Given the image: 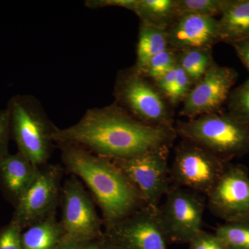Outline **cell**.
Returning a JSON list of instances; mask_svg holds the SVG:
<instances>
[{"label": "cell", "mask_w": 249, "mask_h": 249, "mask_svg": "<svg viewBox=\"0 0 249 249\" xmlns=\"http://www.w3.org/2000/svg\"><path fill=\"white\" fill-rule=\"evenodd\" d=\"M175 127L143 124L115 102L88 109L76 124L56 127L54 142L83 147L111 160H124L159 147H171L177 137Z\"/></svg>", "instance_id": "obj_1"}, {"label": "cell", "mask_w": 249, "mask_h": 249, "mask_svg": "<svg viewBox=\"0 0 249 249\" xmlns=\"http://www.w3.org/2000/svg\"><path fill=\"white\" fill-rule=\"evenodd\" d=\"M67 173L89 188L102 212L104 227L127 217L145 206L135 188L112 160L83 147L57 144Z\"/></svg>", "instance_id": "obj_2"}, {"label": "cell", "mask_w": 249, "mask_h": 249, "mask_svg": "<svg viewBox=\"0 0 249 249\" xmlns=\"http://www.w3.org/2000/svg\"><path fill=\"white\" fill-rule=\"evenodd\" d=\"M177 135L226 162L249 153V124L230 112L210 113L175 124Z\"/></svg>", "instance_id": "obj_3"}, {"label": "cell", "mask_w": 249, "mask_h": 249, "mask_svg": "<svg viewBox=\"0 0 249 249\" xmlns=\"http://www.w3.org/2000/svg\"><path fill=\"white\" fill-rule=\"evenodd\" d=\"M6 108L11 137L18 152L37 166L45 165L52 154L56 126L49 120L40 102L30 95H15Z\"/></svg>", "instance_id": "obj_4"}, {"label": "cell", "mask_w": 249, "mask_h": 249, "mask_svg": "<svg viewBox=\"0 0 249 249\" xmlns=\"http://www.w3.org/2000/svg\"><path fill=\"white\" fill-rule=\"evenodd\" d=\"M114 95L116 104L141 122L156 127H175L173 106L151 80L134 67L118 73Z\"/></svg>", "instance_id": "obj_5"}, {"label": "cell", "mask_w": 249, "mask_h": 249, "mask_svg": "<svg viewBox=\"0 0 249 249\" xmlns=\"http://www.w3.org/2000/svg\"><path fill=\"white\" fill-rule=\"evenodd\" d=\"M61 244L97 240L104 237L103 219L92 199L76 177L71 175L62 187Z\"/></svg>", "instance_id": "obj_6"}, {"label": "cell", "mask_w": 249, "mask_h": 249, "mask_svg": "<svg viewBox=\"0 0 249 249\" xmlns=\"http://www.w3.org/2000/svg\"><path fill=\"white\" fill-rule=\"evenodd\" d=\"M169 146L159 147L124 160H112L137 191L145 206L158 207L170 187Z\"/></svg>", "instance_id": "obj_7"}, {"label": "cell", "mask_w": 249, "mask_h": 249, "mask_svg": "<svg viewBox=\"0 0 249 249\" xmlns=\"http://www.w3.org/2000/svg\"><path fill=\"white\" fill-rule=\"evenodd\" d=\"M228 163L202 147L183 140L175 150L170 168V181L174 186L207 196Z\"/></svg>", "instance_id": "obj_8"}, {"label": "cell", "mask_w": 249, "mask_h": 249, "mask_svg": "<svg viewBox=\"0 0 249 249\" xmlns=\"http://www.w3.org/2000/svg\"><path fill=\"white\" fill-rule=\"evenodd\" d=\"M205 201L200 194L173 186L159 207L162 226L168 242L188 244L201 230Z\"/></svg>", "instance_id": "obj_9"}, {"label": "cell", "mask_w": 249, "mask_h": 249, "mask_svg": "<svg viewBox=\"0 0 249 249\" xmlns=\"http://www.w3.org/2000/svg\"><path fill=\"white\" fill-rule=\"evenodd\" d=\"M62 176L60 165L40 168L36 179L15 206L11 222L24 230L55 213L61 197Z\"/></svg>", "instance_id": "obj_10"}, {"label": "cell", "mask_w": 249, "mask_h": 249, "mask_svg": "<svg viewBox=\"0 0 249 249\" xmlns=\"http://www.w3.org/2000/svg\"><path fill=\"white\" fill-rule=\"evenodd\" d=\"M159 207L144 206L119 222L105 227L107 238L123 249H168Z\"/></svg>", "instance_id": "obj_11"}, {"label": "cell", "mask_w": 249, "mask_h": 249, "mask_svg": "<svg viewBox=\"0 0 249 249\" xmlns=\"http://www.w3.org/2000/svg\"><path fill=\"white\" fill-rule=\"evenodd\" d=\"M206 196L211 212L225 222L249 217V175L245 167L228 163Z\"/></svg>", "instance_id": "obj_12"}, {"label": "cell", "mask_w": 249, "mask_h": 249, "mask_svg": "<svg viewBox=\"0 0 249 249\" xmlns=\"http://www.w3.org/2000/svg\"><path fill=\"white\" fill-rule=\"evenodd\" d=\"M237 78L234 69L214 62L183 101L180 115L191 119L222 110Z\"/></svg>", "instance_id": "obj_13"}, {"label": "cell", "mask_w": 249, "mask_h": 249, "mask_svg": "<svg viewBox=\"0 0 249 249\" xmlns=\"http://www.w3.org/2000/svg\"><path fill=\"white\" fill-rule=\"evenodd\" d=\"M167 33L170 47L178 51L212 49L221 42L219 22L215 18L182 15L167 29Z\"/></svg>", "instance_id": "obj_14"}, {"label": "cell", "mask_w": 249, "mask_h": 249, "mask_svg": "<svg viewBox=\"0 0 249 249\" xmlns=\"http://www.w3.org/2000/svg\"><path fill=\"white\" fill-rule=\"evenodd\" d=\"M39 169L19 152L9 153L0 160V188L14 206L34 182Z\"/></svg>", "instance_id": "obj_15"}, {"label": "cell", "mask_w": 249, "mask_h": 249, "mask_svg": "<svg viewBox=\"0 0 249 249\" xmlns=\"http://www.w3.org/2000/svg\"><path fill=\"white\" fill-rule=\"evenodd\" d=\"M220 16L221 42L232 45L249 38V0H224Z\"/></svg>", "instance_id": "obj_16"}, {"label": "cell", "mask_w": 249, "mask_h": 249, "mask_svg": "<svg viewBox=\"0 0 249 249\" xmlns=\"http://www.w3.org/2000/svg\"><path fill=\"white\" fill-rule=\"evenodd\" d=\"M62 239L61 224L53 213L22 231L21 247L22 249H58Z\"/></svg>", "instance_id": "obj_17"}, {"label": "cell", "mask_w": 249, "mask_h": 249, "mask_svg": "<svg viewBox=\"0 0 249 249\" xmlns=\"http://www.w3.org/2000/svg\"><path fill=\"white\" fill-rule=\"evenodd\" d=\"M132 12L141 22L166 30L178 18L176 0H136Z\"/></svg>", "instance_id": "obj_18"}, {"label": "cell", "mask_w": 249, "mask_h": 249, "mask_svg": "<svg viewBox=\"0 0 249 249\" xmlns=\"http://www.w3.org/2000/svg\"><path fill=\"white\" fill-rule=\"evenodd\" d=\"M169 47L166 29L141 22L137 46V61L134 68L137 71H142L150 59Z\"/></svg>", "instance_id": "obj_19"}, {"label": "cell", "mask_w": 249, "mask_h": 249, "mask_svg": "<svg viewBox=\"0 0 249 249\" xmlns=\"http://www.w3.org/2000/svg\"><path fill=\"white\" fill-rule=\"evenodd\" d=\"M212 49H188L178 51V64L193 82L200 80L214 62Z\"/></svg>", "instance_id": "obj_20"}, {"label": "cell", "mask_w": 249, "mask_h": 249, "mask_svg": "<svg viewBox=\"0 0 249 249\" xmlns=\"http://www.w3.org/2000/svg\"><path fill=\"white\" fill-rule=\"evenodd\" d=\"M214 233L227 249H249V217L225 222Z\"/></svg>", "instance_id": "obj_21"}, {"label": "cell", "mask_w": 249, "mask_h": 249, "mask_svg": "<svg viewBox=\"0 0 249 249\" xmlns=\"http://www.w3.org/2000/svg\"><path fill=\"white\" fill-rule=\"evenodd\" d=\"M178 55V51L170 47L150 59L142 71L138 72L152 82L155 81L176 66Z\"/></svg>", "instance_id": "obj_22"}, {"label": "cell", "mask_w": 249, "mask_h": 249, "mask_svg": "<svg viewBox=\"0 0 249 249\" xmlns=\"http://www.w3.org/2000/svg\"><path fill=\"white\" fill-rule=\"evenodd\" d=\"M224 0H176L178 17L190 14L215 18L222 13Z\"/></svg>", "instance_id": "obj_23"}, {"label": "cell", "mask_w": 249, "mask_h": 249, "mask_svg": "<svg viewBox=\"0 0 249 249\" xmlns=\"http://www.w3.org/2000/svg\"><path fill=\"white\" fill-rule=\"evenodd\" d=\"M227 102L229 112L249 124V78L231 91Z\"/></svg>", "instance_id": "obj_24"}, {"label": "cell", "mask_w": 249, "mask_h": 249, "mask_svg": "<svg viewBox=\"0 0 249 249\" xmlns=\"http://www.w3.org/2000/svg\"><path fill=\"white\" fill-rule=\"evenodd\" d=\"M193 86L194 85L193 82L186 72L177 63L175 84L169 98H168V102L173 107L182 103Z\"/></svg>", "instance_id": "obj_25"}, {"label": "cell", "mask_w": 249, "mask_h": 249, "mask_svg": "<svg viewBox=\"0 0 249 249\" xmlns=\"http://www.w3.org/2000/svg\"><path fill=\"white\" fill-rule=\"evenodd\" d=\"M22 231L20 227L11 222L0 229V249H22Z\"/></svg>", "instance_id": "obj_26"}, {"label": "cell", "mask_w": 249, "mask_h": 249, "mask_svg": "<svg viewBox=\"0 0 249 249\" xmlns=\"http://www.w3.org/2000/svg\"><path fill=\"white\" fill-rule=\"evenodd\" d=\"M189 249H227L215 233L201 230L189 242Z\"/></svg>", "instance_id": "obj_27"}, {"label": "cell", "mask_w": 249, "mask_h": 249, "mask_svg": "<svg viewBox=\"0 0 249 249\" xmlns=\"http://www.w3.org/2000/svg\"><path fill=\"white\" fill-rule=\"evenodd\" d=\"M11 137V122L7 108L0 109V160L9 155V143Z\"/></svg>", "instance_id": "obj_28"}, {"label": "cell", "mask_w": 249, "mask_h": 249, "mask_svg": "<svg viewBox=\"0 0 249 249\" xmlns=\"http://www.w3.org/2000/svg\"><path fill=\"white\" fill-rule=\"evenodd\" d=\"M136 0H89L85 1L87 7L91 9H102L107 6H116L133 11Z\"/></svg>", "instance_id": "obj_29"}, {"label": "cell", "mask_w": 249, "mask_h": 249, "mask_svg": "<svg viewBox=\"0 0 249 249\" xmlns=\"http://www.w3.org/2000/svg\"><path fill=\"white\" fill-rule=\"evenodd\" d=\"M175 76H176V66L155 81L152 82L156 88L166 98L167 101L173 90L174 84H175Z\"/></svg>", "instance_id": "obj_30"}, {"label": "cell", "mask_w": 249, "mask_h": 249, "mask_svg": "<svg viewBox=\"0 0 249 249\" xmlns=\"http://www.w3.org/2000/svg\"><path fill=\"white\" fill-rule=\"evenodd\" d=\"M237 55L249 71V38L232 45Z\"/></svg>", "instance_id": "obj_31"}, {"label": "cell", "mask_w": 249, "mask_h": 249, "mask_svg": "<svg viewBox=\"0 0 249 249\" xmlns=\"http://www.w3.org/2000/svg\"><path fill=\"white\" fill-rule=\"evenodd\" d=\"M102 239L88 242L63 244L60 245L58 249H99Z\"/></svg>", "instance_id": "obj_32"}, {"label": "cell", "mask_w": 249, "mask_h": 249, "mask_svg": "<svg viewBox=\"0 0 249 249\" xmlns=\"http://www.w3.org/2000/svg\"><path fill=\"white\" fill-rule=\"evenodd\" d=\"M99 249H123L119 245L113 242L112 241L107 238L104 234V237L101 241V246Z\"/></svg>", "instance_id": "obj_33"}]
</instances>
